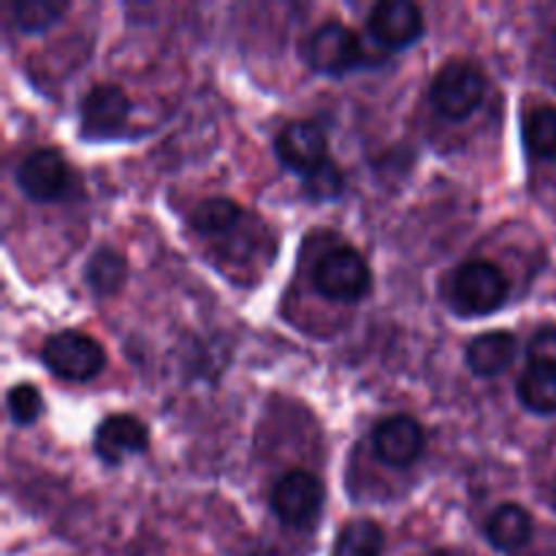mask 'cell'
<instances>
[{"label": "cell", "instance_id": "cell-21", "mask_svg": "<svg viewBox=\"0 0 556 556\" xmlns=\"http://www.w3.org/2000/svg\"><path fill=\"white\" fill-rule=\"evenodd\" d=\"M345 190V174L334 161H324L318 168L304 174V193L313 201H334Z\"/></svg>", "mask_w": 556, "mask_h": 556}, {"label": "cell", "instance_id": "cell-9", "mask_svg": "<svg viewBox=\"0 0 556 556\" xmlns=\"http://www.w3.org/2000/svg\"><path fill=\"white\" fill-rule=\"evenodd\" d=\"M275 152L282 166L293 168L304 177L324 161H329V139L318 123L293 119V123L282 125V130L277 134Z\"/></svg>", "mask_w": 556, "mask_h": 556}, {"label": "cell", "instance_id": "cell-6", "mask_svg": "<svg viewBox=\"0 0 556 556\" xmlns=\"http://www.w3.org/2000/svg\"><path fill=\"white\" fill-rule=\"evenodd\" d=\"M324 508V483L307 470H288L271 489V510L288 527H307Z\"/></svg>", "mask_w": 556, "mask_h": 556}, {"label": "cell", "instance_id": "cell-24", "mask_svg": "<svg viewBox=\"0 0 556 556\" xmlns=\"http://www.w3.org/2000/svg\"><path fill=\"white\" fill-rule=\"evenodd\" d=\"M554 505H556V483H554Z\"/></svg>", "mask_w": 556, "mask_h": 556}, {"label": "cell", "instance_id": "cell-15", "mask_svg": "<svg viewBox=\"0 0 556 556\" xmlns=\"http://www.w3.org/2000/svg\"><path fill=\"white\" fill-rule=\"evenodd\" d=\"M519 400L541 416L556 413V364H527L519 378Z\"/></svg>", "mask_w": 556, "mask_h": 556}, {"label": "cell", "instance_id": "cell-16", "mask_svg": "<svg viewBox=\"0 0 556 556\" xmlns=\"http://www.w3.org/2000/svg\"><path fill=\"white\" fill-rule=\"evenodd\" d=\"M85 280L96 296H114L128 280V261L114 248H101L85 266Z\"/></svg>", "mask_w": 556, "mask_h": 556}, {"label": "cell", "instance_id": "cell-20", "mask_svg": "<svg viewBox=\"0 0 556 556\" xmlns=\"http://www.w3.org/2000/svg\"><path fill=\"white\" fill-rule=\"evenodd\" d=\"M11 11L22 33H43L54 22H60V16L68 11V3L65 0H16Z\"/></svg>", "mask_w": 556, "mask_h": 556}, {"label": "cell", "instance_id": "cell-13", "mask_svg": "<svg viewBox=\"0 0 556 556\" xmlns=\"http://www.w3.org/2000/svg\"><path fill=\"white\" fill-rule=\"evenodd\" d=\"M467 367L481 378L505 372L516 358V337L508 331H486L467 345Z\"/></svg>", "mask_w": 556, "mask_h": 556}, {"label": "cell", "instance_id": "cell-2", "mask_svg": "<svg viewBox=\"0 0 556 556\" xmlns=\"http://www.w3.org/2000/svg\"><path fill=\"white\" fill-rule=\"evenodd\" d=\"M313 282L320 296L351 304L367 296L372 288V271L356 248L342 244L320 255L313 269Z\"/></svg>", "mask_w": 556, "mask_h": 556}, {"label": "cell", "instance_id": "cell-11", "mask_svg": "<svg viewBox=\"0 0 556 556\" xmlns=\"http://www.w3.org/2000/svg\"><path fill=\"white\" fill-rule=\"evenodd\" d=\"M92 448L106 465H119L128 456L144 454L150 448V429L141 418L130 416V413H117L98 424Z\"/></svg>", "mask_w": 556, "mask_h": 556}, {"label": "cell", "instance_id": "cell-23", "mask_svg": "<svg viewBox=\"0 0 556 556\" xmlns=\"http://www.w3.org/2000/svg\"><path fill=\"white\" fill-rule=\"evenodd\" d=\"M530 364H556V326L541 329L527 348Z\"/></svg>", "mask_w": 556, "mask_h": 556}, {"label": "cell", "instance_id": "cell-14", "mask_svg": "<svg viewBox=\"0 0 556 556\" xmlns=\"http://www.w3.org/2000/svg\"><path fill=\"white\" fill-rule=\"evenodd\" d=\"M532 516L527 514L521 505L505 503L489 516L486 521V538L494 548L500 552H519L532 541Z\"/></svg>", "mask_w": 556, "mask_h": 556}, {"label": "cell", "instance_id": "cell-22", "mask_svg": "<svg viewBox=\"0 0 556 556\" xmlns=\"http://www.w3.org/2000/svg\"><path fill=\"white\" fill-rule=\"evenodd\" d=\"M5 405H9V413L11 418H14V424H22V427L38 421V416L43 413V400L33 383H16L14 389L9 391Z\"/></svg>", "mask_w": 556, "mask_h": 556}, {"label": "cell", "instance_id": "cell-19", "mask_svg": "<svg viewBox=\"0 0 556 556\" xmlns=\"http://www.w3.org/2000/svg\"><path fill=\"white\" fill-rule=\"evenodd\" d=\"M525 144L527 150L543 161L556 157V109L538 106L525 117Z\"/></svg>", "mask_w": 556, "mask_h": 556}, {"label": "cell", "instance_id": "cell-4", "mask_svg": "<svg viewBox=\"0 0 556 556\" xmlns=\"http://www.w3.org/2000/svg\"><path fill=\"white\" fill-rule=\"evenodd\" d=\"M41 358L58 378L74 380V383L92 380L106 367V353L101 342L81 331H60L49 337L43 342Z\"/></svg>", "mask_w": 556, "mask_h": 556}, {"label": "cell", "instance_id": "cell-10", "mask_svg": "<svg viewBox=\"0 0 556 556\" xmlns=\"http://www.w3.org/2000/svg\"><path fill=\"white\" fill-rule=\"evenodd\" d=\"M427 434L413 416H391L380 421L372 432V448L386 465L410 467L421 459Z\"/></svg>", "mask_w": 556, "mask_h": 556}, {"label": "cell", "instance_id": "cell-1", "mask_svg": "<svg viewBox=\"0 0 556 556\" xmlns=\"http://www.w3.org/2000/svg\"><path fill=\"white\" fill-rule=\"evenodd\" d=\"M434 109L448 119H465L476 112L486 96V76L470 60H451L434 74L429 87Z\"/></svg>", "mask_w": 556, "mask_h": 556}, {"label": "cell", "instance_id": "cell-12", "mask_svg": "<svg viewBox=\"0 0 556 556\" xmlns=\"http://www.w3.org/2000/svg\"><path fill=\"white\" fill-rule=\"evenodd\" d=\"M130 101L119 85H96L81 98V130L92 139L114 134L125 125Z\"/></svg>", "mask_w": 556, "mask_h": 556}, {"label": "cell", "instance_id": "cell-3", "mask_svg": "<svg viewBox=\"0 0 556 556\" xmlns=\"http://www.w3.org/2000/svg\"><path fill=\"white\" fill-rule=\"evenodd\" d=\"M451 299L459 313L489 315L503 307L508 299V277L492 261H465L451 282Z\"/></svg>", "mask_w": 556, "mask_h": 556}, {"label": "cell", "instance_id": "cell-18", "mask_svg": "<svg viewBox=\"0 0 556 556\" xmlns=\"http://www.w3.org/2000/svg\"><path fill=\"white\" fill-rule=\"evenodd\" d=\"M242 217V210H239L237 201L226 199V195H215V199H204L190 215V226L199 233H206V237H215V233L228 231L233 228Z\"/></svg>", "mask_w": 556, "mask_h": 556}, {"label": "cell", "instance_id": "cell-7", "mask_svg": "<svg viewBox=\"0 0 556 556\" xmlns=\"http://www.w3.org/2000/svg\"><path fill=\"white\" fill-rule=\"evenodd\" d=\"M16 185L30 201H58L71 185V168L52 147L33 150L16 168Z\"/></svg>", "mask_w": 556, "mask_h": 556}, {"label": "cell", "instance_id": "cell-17", "mask_svg": "<svg viewBox=\"0 0 556 556\" xmlns=\"http://www.w3.org/2000/svg\"><path fill=\"white\" fill-rule=\"evenodd\" d=\"M386 535L378 521L356 519L348 521L337 535L331 556H380L383 554Z\"/></svg>", "mask_w": 556, "mask_h": 556}, {"label": "cell", "instance_id": "cell-5", "mask_svg": "<svg viewBox=\"0 0 556 556\" xmlns=\"http://www.w3.org/2000/svg\"><path fill=\"white\" fill-rule=\"evenodd\" d=\"M304 54H307V63L318 74L329 76L348 74V71L358 68V63L364 60L362 38L356 36V30L342 25V22H326V25H320L309 36Z\"/></svg>", "mask_w": 556, "mask_h": 556}, {"label": "cell", "instance_id": "cell-8", "mask_svg": "<svg viewBox=\"0 0 556 556\" xmlns=\"http://www.w3.org/2000/svg\"><path fill=\"white\" fill-rule=\"evenodd\" d=\"M369 33L386 49H405L424 36V11L413 0H380L369 11Z\"/></svg>", "mask_w": 556, "mask_h": 556}]
</instances>
